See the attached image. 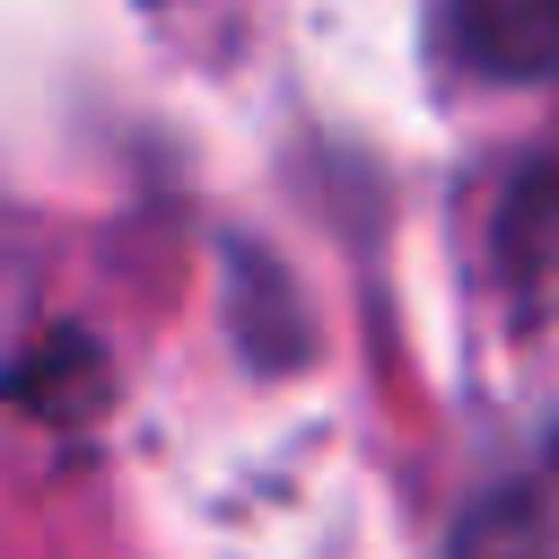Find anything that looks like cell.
<instances>
[{
    "label": "cell",
    "instance_id": "cell-1",
    "mask_svg": "<svg viewBox=\"0 0 559 559\" xmlns=\"http://www.w3.org/2000/svg\"><path fill=\"white\" fill-rule=\"evenodd\" d=\"M437 61L498 87L559 79V0H437Z\"/></svg>",
    "mask_w": 559,
    "mask_h": 559
}]
</instances>
